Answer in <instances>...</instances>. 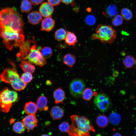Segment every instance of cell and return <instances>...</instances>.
Here are the masks:
<instances>
[{
	"instance_id": "obj_26",
	"label": "cell",
	"mask_w": 136,
	"mask_h": 136,
	"mask_svg": "<svg viewBox=\"0 0 136 136\" xmlns=\"http://www.w3.org/2000/svg\"><path fill=\"white\" fill-rule=\"evenodd\" d=\"M121 15L123 19L126 21H129L133 17L132 13L131 11L128 8L122 9L120 12Z\"/></svg>"
},
{
	"instance_id": "obj_11",
	"label": "cell",
	"mask_w": 136,
	"mask_h": 136,
	"mask_svg": "<svg viewBox=\"0 0 136 136\" xmlns=\"http://www.w3.org/2000/svg\"><path fill=\"white\" fill-rule=\"evenodd\" d=\"M22 121L28 131H29L37 126L38 120L35 114H34L25 116Z\"/></svg>"
},
{
	"instance_id": "obj_1",
	"label": "cell",
	"mask_w": 136,
	"mask_h": 136,
	"mask_svg": "<svg viewBox=\"0 0 136 136\" xmlns=\"http://www.w3.org/2000/svg\"><path fill=\"white\" fill-rule=\"evenodd\" d=\"M72 122L67 132L68 136H91V131L94 132L95 129L86 117L77 115L70 117Z\"/></svg>"
},
{
	"instance_id": "obj_37",
	"label": "cell",
	"mask_w": 136,
	"mask_h": 136,
	"mask_svg": "<svg viewBox=\"0 0 136 136\" xmlns=\"http://www.w3.org/2000/svg\"><path fill=\"white\" fill-rule=\"evenodd\" d=\"M32 5L33 6H36L41 4L43 0H29Z\"/></svg>"
},
{
	"instance_id": "obj_28",
	"label": "cell",
	"mask_w": 136,
	"mask_h": 136,
	"mask_svg": "<svg viewBox=\"0 0 136 136\" xmlns=\"http://www.w3.org/2000/svg\"><path fill=\"white\" fill-rule=\"evenodd\" d=\"M13 129L16 133H21L25 131V127L22 122L18 121L15 122L13 126Z\"/></svg>"
},
{
	"instance_id": "obj_6",
	"label": "cell",
	"mask_w": 136,
	"mask_h": 136,
	"mask_svg": "<svg viewBox=\"0 0 136 136\" xmlns=\"http://www.w3.org/2000/svg\"><path fill=\"white\" fill-rule=\"evenodd\" d=\"M18 94L15 91L12 90L7 87L0 91V110L5 113H8L12 106L13 103L18 99Z\"/></svg>"
},
{
	"instance_id": "obj_34",
	"label": "cell",
	"mask_w": 136,
	"mask_h": 136,
	"mask_svg": "<svg viewBox=\"0 0 136 136\" xmlns=\"http://www.w3.org/2000/svg\"><path fill=\"white\" fill-rule=\"evenodd\" d=\"M70 125L66 122H63L61 123L59 126L58 128L59 130L63 132H67L69 130Z\"/></svg>"
},
{
	"instance_id": "obj_14",
	"label": "cell",
	"mask_w": 136,
	"mask_h": 136,
	"mask_svg": "<svg viewBox=\"0 0 136 136\" xmlns=\"http://www.w3.org/2000/svg\"><path fill=\"white\" fill-rule=\"evenodd\" d=\"M27 19L30 24L36 25L39 24L41 21L42 17L39 12L35 11H32L29 13Z\"/></svg>"
},
{
	"instance_id": "obj_36",
	"label": "cell",
	"mask_w": 136,
	"mask_h": 136,
	"mask_svg": "<svg viewBox=\"0 0 136 136\" xmlns=\"http://www.w3.org/2000/svg\"><path fill=\"white\" fill-rule=\"evenodd\" d=\"M48 2L53 6H56L59 5L61 0H47Z\"/></svg>"
},
{
	"instance_id": "obj_32",
	"label": "cell",
	"mask_w": 136,
	"mask_h": 136,
	"mask_svg": "<svg viewBox=\"0 0 136 136\" xmlns=\"http://www.w3.org/2000/svg\"><path fill=\"white\" fill-rule=\"evenodd\" d=\"M20 78L26 84L30 82L32 80L33 76L29 72H25L22 74Z\"/></svg>"
},
{
	"instance_id": "obj_15",
	"label": "cell",
	"mask_w": 136,
	"mask_h": 136,
	"mask_svg": "<svg viewBox=\"0 0 136 136\" xmlns=\"http://www.w3.org/2000/svg\"><path fill=\"white\" fill-rule=\"evenodd\" d=\"M53 96L55 103L62 104L65 98V93L61 88L59 87L54 91Z\"/></svg>"
},
{
	"instance_id": "obj_8",
	"label": "cell",
	"mask_w": 136,
	"mask_h": 136,
	"mask_svg": "<svg viewBox=\"0 0 136 136\" xmlns=\"http://www.w3.org/2000/svg\"><path fill=\"white\" fill-rule=\"evenodd\" d=\"M93 102L97 109L102 112L110 110L112 107L111 99L107 95L104 93L97 95L94 99Z\"/></svg>"
},
{
	"instance_id": "obj_18",
	"label": "cell",
	"mask_w": 136,
	"mask_h": 136,
	"mask_svg": "<svg viewBox=\"0 0 136 136\" xmlns=\"http://www.w3.org/2000/svg\"><path fill=\"white\" fill-rule=\"evenodd\" d=\"M37 109L36 105L32 101L26 103L24 107L25 112L28 115L35 114L37 112Z\"/></svg>"
},
{
	"instance_id": "obj_5",
	"label": "cell",
	"mask_w": 136,
	"mask_h": 136,
	"mask_svg": "<svg viewBox=\"0 0 136 136\" xmlns=\"http://www.w3.org/2000/svg\"><path fill=\"white\" fill-rule=\"evenodd\" d=\"M95 31L92 38L99 40L103 44H112L117 37L116 31L109 25L100 24L96 27Z\"/></svg>"
},
{
	"instance_id": "obj_19",
	"label": "cell",
	"mask_w": 136,
	"mask_h": 136,
	"mask_svg": "<svg viewBox=\"0 0 136 136\" xmlns=\"http://www.w3.org/2000/svg\"><path fill=\"white\" fill-rule=\"evenodd\" d=\"M19 65L22 70L25 72L32 73L35 71V66L32 64L28 61L22 60Z\"/></svg>"
},
{
	"instance_id": "obj_31",
	"label": "cell",
	"mask_w": 136,
	"mask_h": 136,
	"mask_svg": "<svg viewBox=\"0 0 136 136\" xmlns=\"http://www.w3.org/2000/svg\"><path fill=\"white\" fill-rule=\"evenodd\" d=\"M123 21V19L121 15H117L113 19L112 23L114 26H118L122 24Z\"/></svg>"
},
{
	"instance_id": "obj_20",
	"label": "cell",
	"mask_w": 136,
	"mask_h": 136,
	"mask_svg": "<svg viewBox=\"0 0 136 136\" xmlns=\"http://www.w3.org/2000/svg\"><path fill=\"white\" fill-rule=\"evenodd\" d=\"M96 123L97 125L101 128L107 127L109 123L108 118L103 114L98 115L96 119Z\"/></svg>"
},
{
	"instance_id": "obj_13",
	"label": "cell",
	"mask_w": 136,
	"mask_h": 136,
	"mask_svg": "<svg viewBox=\"0 0 136 136\" xmlns=\"http://www.w3.org/2000/svg\"><path fill=\"white\" fill-rule=\"evenodd\" d=\"M55 25V21L51 16L45 17L42 20L41 30L47 31H50L54 28Z\"/></svg>"
},
{
	"instance_id": "obj_27",
	"label": "cell",
	"mask_w": 136,
	"mask_h": 136,
	"mask_svg": "<svg viewBox=\"0 0 136 136\" xmlns=\"http://www.w3.org/2000/svg\"><path fill=\"white\" fill-rule=\"evenodd\" d=\"M109 121L114 125H117L119 124L121 120L120 115L116 113H113L109 115L108 118Z\"/></svg>"
},
{
	"instance_id": "obj_25",
	"label": "cell",
	"mask_w": 136,
	"mask_h": 136,
	"mask_svg": "<svg viewBox=\"0 0 136 136\" xmlns=\"http://www.w3.org/2000/svg\"><path fill=\"white\" fill-rule=\"evenodd\" d=\"M67 32L63 28H60L57 30L55 31L54 37L55 39L57 41H61L64 40Z\"/></svg>"
},
{
	"instance_id": "obj_4",
	"label": "cell",
	"mask_w": 136,
	"mask_h": 136,
	"mask_svg": "<svg viewBox=\"0 0 136 136\" xmlns=\"http://www.w3.org/2000/svg\"><path fill=\"white\" fill-rule=\"evenodd\" d=\"M10 62L12 67H7L0 74V80L5 83L10 84L16 90H22L25 88L26 84L20 78L14 63L11 61Z\"/></svg>"
},
{
	"instance_id": "obj_9",
	"label": "cell",
	"mask_w": 136,
	"mask_h": 136,
	"mask_svg": "<svg viewBox=\"0 0 136 136\" xmlns=\"http://www.w3.org/2000/svg\"><path fill=\"white\" fill-rule=\"evenodd\" d=\"M85 88L86 85L84 81L79 78L73 79L70 83L69 86L71 95L76 98L82 97L83 92Z\"/></svg>"
},
{
	"instance_id": "obj_33",
	"label": "cell",
	"mask_w": 136,
	"mask_h": 136,
	"mask_svg": "<svg viewBox=\"0 0 136 136\" xmlns=\"http://www.w3.org/2000/svg\"><path fill=\"white\" fill-rule=\"evenodd\" d=\"M107 12L110 16H115L117 13V7L115 5H110L108 7L107 9Z\"/></svg>"
},
{
	"instance_id": "obj_43",
	"label": "cell",
	"mask_w": 136,
	"mask_h": 136,
	"mask_svg": "<svg viewBox=\"0 0 136 136\" xmlns=\"http://www.w3.org/2000/svg\"><path fill=\"white\" fill-rule=\"evenodd\" d=\"M1 13H0V20L1 19Z\"/></svg>"
},
{
	"instance_id": "obj_29",
	"label": "cell",
	"mask_w": 136,
	"mask_h": 136,
	"mask_svg": "<svg viewBox=\"0 0 136 136\" xmlns=\"http://www.w3.org/2000/svg\"><path fill=\"white\" fill-rule=\"evenodd\" d=\"M43 56L46 59L50 58L52 55L51 49L48 47H45L41 49L38 48Z\"/></svg>"
},
{
	"instance_id": "obj_24",
	"label": "cell",
	"mask_w": 136,
	"mask_h": 136,
	"mask_svg": "<svg viewBox=\"0 0 136 136\" xmlns=\"http://www.w3.org/2000/svg\"><path fill=\"white\" fill-rule=\"evenodd\" d=\"M21 10L23 13H27L32 9V4L28 0H23L21 4Z\"/></svg>"
},
{
	"instance_id": "obj_38",
	"label": "cell",
	"mask_w": 136,
	"mask_h": 136,
	"mask_svg": "<svg viewBox=\"0 0 136 136\" xmlns=\"http://www.w3.org/2000/svg\"><path fill=\"white\" fill-rule=\"evenodd\" d=\"M75 0H61V1L64 4L69 5L72 4Z\"/></svg>"
},
{
	"instance_id": "obj_42",
	"label": "cell",
	"mask_w": 136,
	"mask_h": 136,
	"mask_svg": "<svg viewBox=\"0 0 136 136\" xmlns=\"http://www.w3.org/2000/svg\"><path fill=\"white\" fill-rule=\"evenodd\" d=\"M135 135H136V128L135 129Z\"/></svg>"
},
{
	"instance_id": "obj_22",
	"label": "cell",
	"mask_w": 136,
	"mask_h": 136,
	"mask_svg": "<svg viewBox=\"0 0 136 136\" xmlns=\"http://www.w3.org/2000/svg\"><path fill=\"white\" fill-rule=\"evenodd\" d=\"M76 60L75 56L74 55L68 53L65 55L63 58V61L66 65L72 67L75 64Z\"/></svg>"
},
{
	"instance_id": "obj_35",
	"label": "cell",
	"mask_w": 136,
	"mask_h": 136,
	"mask_svg": "<svg viewBox=\"0 0 136 136\" xmlns=\"http://www.w3.org/2000/svg\"><path fill=\"white\" fill-rule=\"evenodd\" d=\"M85 22L86 24L90 25L94 24L96 22L95 17L93 15H89L87 16L85 18Z\"/></svg>"
},
{
	"instance_id": "obj_3",
	"label": "cell",
	"mask_w": 136,
	"mask_h": 136,
	"mask_svg": "<svg viewBox=\"0 0 136 136\" xmlns=\"http://www.w3.org/2000/svg\"><path fill=\"white\" fill-rule=\"evenodd\" d=\"M0 24L11 27L19 31L23 32L24 25L22 15L14 9L7 7L0 11Z\"/></svg>"
},
{
	"instance_id": "obj_30",
	"label": "cell",
	"mask_w": 136,
	"mask_h": 136,
	"mask_svg": "<svg viewBox=\"0 0 136 136\" xmlns=\"http://www.w3.org/2000/svg\"><path fill=\"white\" fill-rule=\"evenodd\" d=\"M94 93L92 89L90 88H85L83 92L82 96L84 100L89 101L92 98Z\"/></svg>"
},
{
	"instance_id": "obj_16",
	"label": "cell",
	"mask_w": 136,
	"mask_h": 136,
	"mask_svg": "<svg viewBox=\"0 0 136 136\" xmlns=\"http://www.w3.org/2000/svg\"><path fill=\"white\" fill-rule=\"evenodd\" d=\"M63 110L62 108L58 106L53 107L50 110V115L54 120L60 119L63 117Z\"/></svg>"
},
{
	"instance_id": "obj_12",
	"label": "cell",
	"mask_w": 136,
	"mask_h": 136,
	"mask_svg": "<svg viewBox=\"0 0 136 136\" xmlns=\"http://www.w3.org/2000/svg\"><path fill=\"white\" fill-rule=\"evenodd\" d=\"M54 10L53 6L47 2L42 4L39 8V12L42 16L45 17L51 16Z\"/></svg>"
},
{
	"instance_id": "obj_41",
	"label": "cell",
	"mask_w": 136,
	"mask_h": 136,
	"mask_svg": "<svg viewBox=\"0 0 136 136\" xmlns=\"http://www.w3.org/2000/svg\"><path fill=\"white\" fill-rule=\"evenodd\" d=\"M40 136H50L47 134H44Z\"/></svg>"
},
{
	"instance_id": "obj_10",
	"label": "cell",
	"mask_w": 136,
	"mask_h": 136,
	"mask_svg": "<svg viewBox=\"0 0 136 136\" xmlns=\"http://www.w3.org/2000/svg\"><path fill=\"white\" fill-rule=\"evenodd\" d=\"M35 43L34 39L28 40L24 42L20 46V50L17 54V56L22 60L27 55L29 52L32 45L31 44Z\"/></svg>"
},
{
	"instance_id": "obj_2",
	"label": "cell",
	"mask_w": 136,
	"mask_h": 136,
	"mask_svg": "<svg viewBox=\"0 0 136 136\" xmlns=\"http://www.w3.org/2000/svg\"><path fill=\"white\" fill-rule=\"evenodd\" d=\"M24 32L16 30L11 27L0 24V36L6 48L11 50L15 47H19L24 42Z\"/></svg>"
},
{
	"instance_id": "obj_21",
	"label": "cell",
	"mask_w": 136,
	"mask_h": 136,
	"mask_svg": "<svg viewBox=\"0 0 136 136\" xmlns=\"http://www.w3.org/2000/svg\"><path fill=\"white\" fill-rule=\"evenodd\" d=\"M66 32V35L64 39L65 43L69 46H75L77 42L76 36L73 32L67 30Z\"/></svg>"
},
{
	"instance_id": "obj_7",
	"label": "cell",
	"mask_w": 136,
	"mask_h": 136,
	"mask_svg": "<svg viewBox=\"0 0 136 136\" xmlns=\"http://www.w3.org/2000/svg\"><path fill=\"white\" fill-rule=\"evenodd\" d=\"M23 60H27L31 63L40 67L46 64V59L42 55L38 48H37L35 45L32 46L29 52Z\"/></svg>"
},
{
	"instance_id": "obj_40",
	"label": "cell",
	"mask_w": 136,
	"mask_h": 136,
	"mask_svg": "<svg viewBox=\"0 0 136 136\" xmlns=\"http://www.w3.org/2000/svg\"><path fill=\"white\" fill-rule=\"evenodd\" d=\"M46 84H49L50 83V81L49 80H48L46 82Z\"/></svg>"
},
{
	"instance_id": "obj_39",
	"label": "cell",
	"mask_w": 136,
	"mask_h": 136,
	"mask_svg": "<svg viewBox=\"0 0 136 136\" xmlns=\"http://www.w3.org/2000/svg\"><path fill=\"white\" fill-rule=\"evenodd\" d=\"M113 136H122L121 134L119 133H117L114 134Z\"/></svg>"
},
{
	"instance_id": "obj_23",
	"label": "cell",
	"mask_w": 136,
	"mask_h": 136,
	"mask_svg": "<svg viewBox=\"0 0 136 136\" xmlns=\"http://www.w3.org/2000/svg\"><path fill=\"white\" fill-rule=\"evenodd\" d=\"M123 63L125 67L127 68H130L134 65L135 60L133 56L128 55L126 56L123 59Z\"/></svg>"
},
{
	"instance_id": "obj_17",
	"label": "cell",
	"mask_w": 136,
	"mask_h": 136,
	"mask_svg": "<svg viewBox=\"0 0 136 136\" xmlns=\"http://www.w3.org/2000/svg\"><path fill=\"white\" fill-rule=\"evenodd\" d=\"M47 99L45 96L42 95L40 96L37 102L38 109L40 111L48 110V107L47 106Z\"/></svg>"
}]
</instances>
